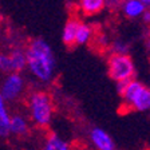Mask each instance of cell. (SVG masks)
Wrapping results in <instances>:
<instances>
[{
    "label": "cell",
    "instance_id": "6",
    "mask_svg": "<svg viewBox=\"0 0 150 150\" xmlns=\"http://www.w3.org/2000/svg\"><path fill=\"white\" fill-rule=\"evenodd\" d=\"M90 141L97 150H115V142H114V139L102 127L91 129Z\"/></svg>",
    "mask_w": 150,
    "mask_h": 150
},
{
    "label": "cell",
    "instance_id": "3",
    "mask_svg": "<svg viewBox=\"0 0 150 150\" xmlns=\"http://www.w3.org/2000/svg\"><path fill=\"white\" fill-rule=\"evenodd\" d=\"M122 99L127 107L135 111H150V88L138 81H130L122 93Z\"/></svg>",
    "mask_w": 150,
    "mask_h": 150
},
{
    "label": "cell",
    "instance_id": "19",
    "mask_svg": "<svg viewBox=\"0 0 150 150\" xmlns=\"http://www.w3.org/2000/svg\"><path fill=\"white\" fill-rule=\"evenodd\" d=\"M141 3L144 4L145 7H146V6H150V0H141Z\"/></svg>",
    "mask_w": 150,
    "mask_h": 150
},
{
    "label": "cell",
    "instance_id": "10",
    "mask_svg": "<svg viewBox=\"0 0 150 150\" xmlns=\"http://www.w3.org/2000/svg\"><path fill=\"white\" fill-rule=\"evenodd\" d=\"M123 13L130 19H135L142 16V13L145 12L146 7L141 3V0H126L123 3Z\"/></svg>",
    "mask_w": 150,
    "mask_h": 150
},
{
    "label": "cell",
    "instance_id": "12",
    "mask_svg": "<svg viewBox=\"0 0 150 150\" xmlns=\"http://www.w3.org/2000/svg\"><path fill=\"white\" fill-rule=\"evenodd\" d=\"M9 119H11V114L8 112L6 100L0 94V137L9 135Z\"/></svg>",
    "mask_w": 150,
    "mask_h": 150
},
{
    "label": "cell",
    "instance_id": "18",
    "mask_svg": "<svg viewBox=\"0 0 150 150\" xmlns=\"http://www.w3.org/2000/svg\"><path fill=\"white\" fill-rule=\"evenodd\" d=\"M142 20H144L145 23H147V24H150V11L145 9V12L142 13Z\"/></svg>",
    "mask_w": 150,
    "mask_h": 150
},
{
    "label": "cell",
    "instance_id": "5",
    "mask_svg": "<svg viewBox=\"0 0 150 150\" xmlns=\"http://www.w3.org/2000/svg\"><path fill=\"white\" fill-rule=\"evenodd\" d=\"M25 82L24 78L19 72H11L4 78L0 86V94L6 102H11V100L18 99L22 93L24 91Z\"/></svg>",
    "mask_w": 150,
    "mask_h": 150
},
{
    "label": "cell",
    "instance_id": "13",
    "mask_svg": "<svg viewBox=\"0 0 150 150\" xmlns=\"http://www.w3.org/2000/svg\"><path fill=\"white\" fill-rule=\"evenodd\" d=\"M105 7V0H79V8L84 15H95Z\"/></svg>",
    "mask_w": 150,
    "mask_h": 150
},
{
    "label": "cell",
    "instance_id": "17",
    "mask_svg": "<svg viewBox=\"0 0 150 150\" xmlns=\"http://www.w3.org/2000/svg\"><path fill=\"white\" fill-rule=\"evenodd\" d=\"M131 81H133V79H131ZM129 82H130V81H121V82H117V91H118L119 95H122V93L125 91V88H126V86L129 84Z\"/></svg>",
    "mask_w": 150,
    "mask_h": 150
},
{
    "label": "cell",
    "instance_id": "11",
    "mask_svg": "<svg viewBox=\"0 0 150 150\" xmlns=\"http://www.w3.org/2000/svg\"><path fill=\"white\" fill-rule=\"evenodd\" d=\"M43 150H70V145L58 133H50L44 142Z\"/></svg>",
    "mask_w": 150,
    "mask_h": 150
},
{
    "label": "cell",
    "instance_id": "16",
    "mask_svg": "<svg viewBox=\"0 0 150 150\" xmlns=\"http://www.w3.org/2000/svg\"><path fill=\"white\" fill-rule=\"evenodd\" d=\"M114 51H115V54H122V55H125L126 51H127V47L122 43V42H117V43L114 44Z\"/></svg>",
    "mask_w": 150,
    "mask_h": 150
},
{
    "label": "cell",
    "instance_id": "15",
    "mask_svg": "<svg viewBox=\"0 0 150 150\" xmlns=\"http://www.w3.org/2000/svg\"><path fill=\"white\" fill-rule=\"evenodd\" d=\"M0 71L6 72V74L12 72V64H11L8 54H0Z\"/></svg>",
    "mask_w": 150,
    "mask_h": 150
},
{
    "label": "cell",
    "instance_id": "14",
    "mask_svg": "<svg viewBox=\"0 0 150 150\" xmlns=\"http://www.w3.org/2000/svg\"><path fill=\"white\" fill-rule=\"evenodd\" d=\"M93 36V27L86 23H79L76 35H75V44H86Z\"/></svg>",
    "mask_w": 150,
    "mask_h": 150
},
{
    "label": "cell",
    "instance_id": "9",
    "mask_svg": "<svg viewBox=\"0 0 150 150\" xmlns=\"http://www.w3.org/2000/svg\"><path fill=\"white\" fill-rule=\"evenodd\" d=\"M79 20L78 19H69L66 22L64 27H63L62 31V40L66 46H72L75 44V35H76V30H78L79 25Z\"/></svg>",
    "mask_w": 150,
    "mask_h": 150
},
{
    "label": "cell",
    "instance_id": "1",
    "mask_svg": "<svg viewBox=\"0 0 150 150\" xmlns=\"http://www.w3.org/2000/svg\"><path fill=\"white\" fill-rule=\"evenodd\" d=\"M25 52L27 69L38 81L51 82L55 76L56 59L50 43L43 38H35L30 42Z\"/></svg>",
    "mask_w": 150,
    "mask_h": 150
},
{
    "label": "cell",
    "instance_id": "7",
    "mask_svg": "<svg viewBox=\"0 0 150 150\" xmlns=\"http://www.w3.org/2000/svg\"><path fill=\"white\" fill-rule=\"evenodd\" d=\"M28 129H30V125H28V121L24 115L22 114H13L11 115V119H9V134L12 133L15 135H25L28 133Z\"/></svg>",
    "mask_w": 150,
    "mask_h": 150
},
{
    "label": "cell",
    "instance_id": "20",
    "mask_svg": "<svg viewBox=\"0 0 150 150\" xmlns=\"http://www.w3.org/2000/svg\"><path fill=\"white\" fill-rule=\"evenodd\" d=\"M147 52H149V56H150V38H149V39H147Z\"/></svg>",
    "mask_w": 150,
    "mask_h": 150
},
{
    "label": "cell",
    "instance_id": "2",
    "mask_svg": "<svg viewBox=\"0 0 150 150\" xmlns=\"http://www.w3.org/2000/svg\"><path fill=\"white\" fill-rule=\"evenodd\" d=\"M28 111L31 121L39 127H47L52 121L54 103L46 91H35L28 98Z\"/></svg>",
    "mask_w": 150,
    "mask_h": 150
},
{
    "label": "cell",
    "instance_id": "4",
    "mask_svg": "<svg viewBox=\"0 0 150 150\" xmlns=\"http://www.w3.org/2000/svg\"><path fill=\"white\" fill-rule=\"evenodd\" d=\"M107 72L110 78L115 82L131 81L135 74L133 59L127 54H112L107 60Z\"/></svg>",
    "mask_w": 150,
    "mask_h": 150
},
{
    "label": "cell",
    "instance_id": "8",
    "mask_svg": "<svg viewBox=\"0 0 150 150\" xmlns=\"http://www.w3.org/2000/svg\"><path fill=\"white\" fill-rule=\"evenodd\" d=\"M9 60L12 64V72H19L27 67V62H25V52L20 47H15L8 52Z\"/></svg>",
    "mask_w": 150,
    "mask_h": 150
}]
</instances>
